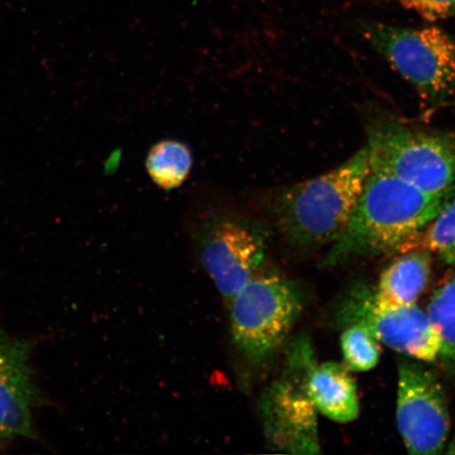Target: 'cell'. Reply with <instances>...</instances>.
<instances>
[{
  "label": "cell",
  "mask_w": 455,
  "mask_h": 455,
  "mask_svg": "<svg viewBox=\"0 0 455 455\" xmlns=\"http://www.w3.org/2000/svg\"><path fill=\"white\" fill-rule=\"evenodd\" d=\"M38 397L30 345L0 330V441L33 436V409Z\"/></svg>",
  "instance_id": "cell-10"
},
{
  "label": "cell",
  "mask_w": 455,
  "mask_h": 455,
  "mask_svg": "<svg viewBox=\"0 0 455 455\" xmlns=\"http://www.w3.org/2000/svg\"><path fill=\"white\" fill-rule=\"evenodd\" d=\"M455 190L431 193L380 171H370L348 225L323 265L400 251L431 223Z\"/></svg>",
  "instance_id": "cell-1"
},
{
  "label": "cell",
  "mask_w": 455,
  "mask_h": 455,
  "mask_svg": "<svg viewBox=\"0 0 455 455\" xmlns=\"http://www.w3.org/2000/svg\"><path fill=\"white\" fill-rule=\"evenodd\" d=\"M315 363L309 339L294 340L281 377L261 396L265 435L277 451L295 454L321 451L317 411L308 394V379Z\"/></svg>",
  "instance_id": "cell-6"
},
{
  "label": "cell",
  "mask_w": 455,
  "mask_h": 455,
  "mask_svg": "<svg viewBox=\"0 0 455 455\" xmlns=\"http://www.w3.org/2000/svg\"><path fill=\"white\" fill-rule=\"evenodd\" d=\"M448 447L449 448H448L447 453H449V454L455 453V435H454L453 440L451 441V443H449Z\"/></svg>",
  "instance_id": "cell-18"
},
{
  "label": "cell",
  "mask_w": 455,
  "mask_h": 455,
  "mask_svg": "<svg viewBox=\"0 0 455 455\" xmlns=\"http://www.w3.org/2000/svg\"><path fill=\"white\" fill-rule=\"evenodd\" d=\"M400 253L380 275L378 287L373 289L378 305H415L429 283L432 254L424 249H409Z\"/></svg>",
  "instance_id": "cell-12"
},
{
  "label": "cell",
  "mask_w": 455,
  "mask_h": 455,
  "mask_svg": "<svg viewBox=\"0 0 455 455\" xmlns=\"http://www.w3.org/2000/svg\"><path fill=\"white\" fill-rule=\"evenodd\" d=\"M196 238L204 268L227 301L261 268L268 244L263 225L235 212L204 216Z\"/></svg>",
  "instance_id": "cell-7"
},
{
  "label": "cell",
  "mask_w": 455,
  "mask_h": 455,
  "mask_svg": "<svg viewBox=\"0 0 455 455\" xmlns=\"http://www.w3.org/2000/svg\"><path fill=\"white\" fill-rule=\"evenodd\" d=\"M396 424L411 454L441 453L451 434V411L441 380L412 358L397 363Z\"/></svg>",
  "instance_id": "cell-8"
},
{
  "label": "cell",
  "mask_w": 455,
  "mask_h": 455,
  "mask_svg": "<svg viewBox=\"0 0 455 455\" xmlns=\"http://www.w3.org/2000/svg\"><path fill=\"white\" fill-rule=\"evenodd\" d=\"M360 32L412 85L425 104L441 107L455 90V39L437 27L407 28L363 21Z\"/></svg>",
  "instance_id": "cell-5"
},
{
  "label": "cell",
  "mask_w": 455,
  "mask_h": 455,
  "mask_svg": "<svg viewBox=\"0 0 455 455\" xmlns=\"http://www.w3.org/2000/svg\"><path fill=\"white\" fill-rule=\"evenodd\" d=\"M395 4L423 17L430 22L440 21L455 15V0H378Z\"/></svg>",
  "instance_id": "cell-17"
},
{
  "label": "cell",
  "mask_w": 455,
  "mask_h": 455,
  "mask_svg": "<svg viewBox=\"0 0 455 455\" xmlns=\"http://www.w3.org/2000/svg\"><path fill=\"white\" fill-rule=\"evenodd\" d=\"M308 394L316 411L333 422L349 423L360 414L357 387L344 363H316L309 375Z\"/></svg>",
  "instance_id": "cell-11"
},
{
  "label": "cell",
  "mask_w": 455,
  "mask_h": 455,
  "mask_svg": "<svg viewBox=\"0 0 455 455\" xmlns=\"http://www.w3.org/2000/svg\"><path fill=\"white\" fill-rule=\"evenodd\" d=\"M427 313L440 339L437 361L455 378V268L435 289Z\"/></svg>",
  "instance_id": "cell-13"
},
{
  "label": "cell",
  "mask_w": 455,
  "mask_h": 455,
  "mask_svg": "<svg viewBox=\"0 0 455 455\" xmlns=\"http://www.w3.org/2000/svg\"><path fill=\"white\" fill-rule=\"evenodd\" d=\"M228 304L232 345L251 365L269 361L282 348L301 311L295 284L261 268Z\"/></svg>",
  "instance_id": "cell-4"
},
{
  "label": "cell",
  "mask_w": 455,
  "mask_h": 455,
  "mask_svg": "<svg viewBox=\"0 0 455 455\" xmlns=\"http://www.w3.org/2000/svg\"><path fill=\"white\" fill-rule=\"evenodd\" d=\"M424 249L455 268V196L431 223L400 249Z\"/></svg>",
  "instance_id": "cell-15"
},
{
  "label": "cell",
  "mask_w": 455,
  "mask_h": 455,
  "mask_svg": "<svg viewBox=\"0 0 455 455\" xmlns=\"http://www.w3.org/2000/svg\"><path fill=\"white\" fill-rule=\"evenodd\" d=\"M340 321L360 322L366 325L379 343L412 360L435 362L440 339L428 313L417 305L386 307L375 303L373 289L355 287L346 298Z\"/></svg>",
  "instance_id": "cell-9"
},
{
  "label": "cell",
  "mask_w": 455,
  "mask_h": 455,
  "mask_svg": "<svg viewBox=\"0 0 455 455\" xmlns=\"http://www.w3.org/2000/svg\"><path fill=\"white\" fill-rule=\"evenodd\" d=\"M340 335V349L344 365L350 371H369L378 365L382 355V344L371 330L360 322L344 323Z\"/></svg>",
  "instance_id": "cell-16"
},
{
  "label": "cell",
  "mask_w": 455,
  "mask_h": 455,
  "mask_svg": "<svg viewBox=\"0 0 455 455\" xmlns=\"http://www.w3.org/2000/svg\"><path fill=\"white\" fill-rule=\"evenodd\" d=\"M189 147L178 140H163L151 148L146 167L153 183L164 190L183 185L192 169Z\"/></svg>",
  "instance_id": "cell-14"
},
{
  "label": "cell",
  "mask_w": 455,
  "mask_h": 455,
  "mask_svg": "<svg viewBox=\"0 0 455 455\" xmlns=\"http://www.w3.org/2000/svg\"><path fill=\"white\" fill-rule=\"evenodd\" d=\"M370 171L365 146L338 168L273 192L270 213L284 240L300 248L337 241L349 223Z\"/></svg>",
  "instance_id": "cell-2"
},
{
  "label": "cell",
  "mask_w": 455,
  "mask_h": 455,
  "mask_svg": "<svg viewBox=\"0 0 455 455\" xmlns=\"http://www.w3.org/2000/svg\"><path fill=\"white\" fill-rule=\"evenodd\" d=\"M370 167L427 192L455 190L454 131L379 116L367 124Z\"/></svg>",
  "instance_id": "cell-3"
}]
</instances>
